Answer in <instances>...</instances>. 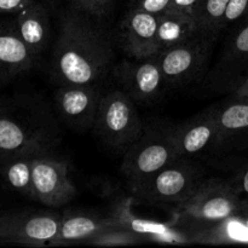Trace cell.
<instances>
[{
	"instance_id": "1",
	"label": "cell",
	"mask_w": 248,
	"mask_h": 248,
	"mask_svg": "<svg viewBox=\"0 0 248 248\" xmlns=\"http://www.w3.org/2000/svg\"><path fill=\"white\" fill-rule=\"evenodd\" d=\"M111 61L108 38L84 12L72 9L62 15L51 60V75L58 85L97 84L108 74Z\"/></svg>"
},
{
	"instance_id": "2",
	"label": "cell",
	"mask_w": 248,
	"mask_h": 248,
	"mask_svg": "<svg viewBox=\"0 0 248 248\" xmlns=\"http://www.w3.org/2000/svg\"><path fill=\"white\" fill-rule=\"evenodd\" d=\"M245 202L232 182L211 178L203 181L186 202L174 208V212L177 222L211 228L239 213Z\"/></svg>"
},
{
	"instance_id": "3",
	"label": "cell",
	"mask_w": 248,
	"mask_h": 248,
	"mask_svg": "<svg viewBox=\"0 0 248 248\" xmlns=\"http://www.w3.org/2000/svg\"><path fill=\"white\" fill-rule=\"evenodd\" d=\"M96 135L110 148L126 152L144 133L136 102L123 90L102 94L96 123Z\"/></svg>"
},
{
	"instance_id": "4",
	"label": "cell",
	"mask_w": 248,
	"mask_h": 248,
	"mask_svg": "<svg viewBox=\"0 0 248 248\" xmlns=\"http://www.w3.org/2000/svg\"><path fill=\"white\" fill-rule=\"evenodd\" d=\"M202 182V171L198 166L179 159L144 181L131 186V190L135 198L145 202L177 208L195 193Z\"/></svg>"
},
{
	"instance_id": "5",
	"label": "cell",
	"mask_w": 248,
	"mask_h": 248,
	"mask_svg": "<svg viewBox=\"0 0 248 248\" xmlns=\"http://www.w3.org/2000/svg\"><path fill=\"white\" fill-rule=\"evenodd\" d=\"M179 159L172 128H152L126 150L121 172L135 186Z\"/></svg>"
},
{
	"instance_id": "6",
	"label": "cell",
	"mask_w": 248,
	"mask_h": 248,
	"mask_svg": "<svg viewBox=\"0 0 248 248\" xmlns=\"http://www.w3.org/2000/svg\"><path fill=\"white\" fill-rule=\"evenodd\" d=\"M216 36V33L201 29L189 40L156 55L167 86H186L202 74L212 52Z\"/></svg>"
},
{
	"instance_id": "7",
	"label": "cell",
	"mask_w": 248,
	"mask_h": 248,
	"mask_svg": "<svg viewBox=\"0 0 248 248\" xmlns=\"http://www.w3.org/2000/svg\"><path fill=\"white\" fill-rule=\"evenodd\" d=\"M50 150L39 153L33 162V199L48 207H61L77 195L64 160L52 156Z\"/></svg>"
},
{
	"instance_id": "8",
	"label": "cell",
	"mask_w": 248,
	"mask_h": 248,
	"mask_svg": "<svg viewBox=\"0 0 248 248\" xmlns=\"http://www.w3.org/2000/svg\"><path fill=\"white\" fill-rule=\"evenodd\" d=\"M62 215L56 212H22L0 218V242L23 246H50L57 236Z\"/></svg>"
},
{
	"instance_id": "9",
	"label": "cell",
	"mask_w": 248,
	"mask_h": 248,
	"mask_svg": "<svg viewBox=\"0 0 248 248\" xmlns=\"http://www.w3.org/2000/svg\"><path fill=\"white\" fill-rule=\"evenodd\" d=\"M113 72L121 90L136 103L156 101L167 86L157 56L123 61L113 68Z\"/></svg>"
},
{
	"instance_id": "10",
	"label": "cell",
	"mask_w": 248,
	"mask_h": 248,
	"mask_svg": "<svg viewBox=\"0 0 248 248\" xmlns=\"http://www.w3.org/2000/svg\"><path fill=\"white\" fill-rule=\"evenodd\" d=\"M102 94L96 84L60 85L55 92L56 110L73 130H91L96 123Z\"/></svg>"
},
{
	"instance_id": "11",
	"label": "cell",
	"mask_w": 248,
	"mask_h": 248,
	"mask_svg": "<svg viewBox=\"0 0 248 248\" xmlns=\"http://www.w3.org/2000/svg\"><path fill=\"white\" fill-rule=\"evenodd\" d=\"M53 144L51 133L0 106V155L5 159L27 152H45Z\"/></svg>"
},
{
	"instance_id": "12",
	"label": "cell",
	"mask_w": 248,
	"mask_h": 248,
	"mask_svg": "<svg viewBox=\"0 0 248 248\" xmlns=\"http://www.w3.org/2000/svg\"><path fill=\"white\" fill-rule=\"evenodd\" d=\"M135 198L121 199L111 211L110 216L118 223L119 228L140 235L144 241L160 242V244H188L193 242L188 235L176 227L177 222L160 223L136 216L132 212Z\"/></svg>"
},
{
	"instance_id": "13",
	"label": "cell",
	"mask_w": 248,
	"mask_h": 248,
	"mask_svg": "<svg viewBox=\"0 0 248 248\" xmlns=\"http://www.w3.org/2000/svg\"><path fill=\"white\" fill-rule=\"evenodd\" d=\"M157 16L131 7L120 23V43L128 57L142 58L156 56Z\"/></svg>"
},
{
	"instance_id": "14",
	"label": "cell",
	"mask_w": 248,
	"mask_h": 248,
	"mask_svg": "<svg viewBox=\"0 0 248 248\" xmlns=\"http://www.w3.org/2000/svg\"><path fill=\"white\" fill-rule=\"evenodd\" d=\"M174 144L181 159L202 153L218 144V128L215 108L202 111L172 128Z\"/></svg>"
},
{
	"instance_id": "15",
	"label": "cell",
	"mask_w": 248,
	"mask_h": 248,
	"mask_svg": "<svg viewBox=\"0 0 248 248\" xmlns=\"http://www.w3.org/2000/svg\"><path fill=\"white\" fill-rule=\"evenodd\" d=\"M118 228V223L111 216L99 217L92 213L67 212L62 216L60 232L50 246L86 245L101 232Z\"/></svg>"
},
{
	"instance_id": "16",
	"label": "cell",
	"mask_w": 248,
	"mask_h": 248,
	"mask_svg": "<svg viewBox=\"0 0 248 248\" xmlns=\"http://www.w3.org/2000/svg\"><path fill=\"white\" fill-rule=\"evenodd\" d=\"M36 60L15 24H0V81H7L27 72Z\"/></svg>"
},
{
	"instance_id": "17",
	"label": "cell",
	"mask_w": 248,
	"mask_h": 248,
	"mask_svg": "<svg viewBox=\"0 0 248 248\" xmlns=\"http://www.w3.org/2000/svg\"><path fill=\"white\" fill-rule=\"evenodd\" d=\"M16 15L15 26L17 31L23 43L38 58L50 40L51 27L47 10L44 5L34 1Z\"/></svg>"
},
{
	"instance_id": "18",
	"label": "cell",
	"mask_w": 248,
	"mask_h": 248,
	"mask_svg": "<svg viewBox=\"0 0 248 248\" xmlns=\"http://www.w3.org/2000/svg\"><path fill=\"white\" fill-rule=\"evenodd\" d=\"M217 70L219 79L236 82V86L241 81L240 74L245 78L248 73V21L237 26L228 38Z\"/></svg>"
},
{
	"instance_id": "19",
	"label": "cell",
	"mask_w": 248,
	"mask_h": 248,
	"mask_svg": "<svg viewBox=\"0 0 248 248\" xmlns=\"http://www.w3.org/2000/svg\"><path fill=\"white\" fill-rule=\"evenodd\" d=\"M200 31L201 28L195 17L173 10H167L157 16L156 55L189 40Z\"/></svg>"
},
{
	"instance_id": "20",
	"label": "cell",
	"mask_w": 248,
	"mask_h": 248,
	"mask_svg": "<svg viewBox=\"0 0 248 248\" xmlns=\"http://www.w3.org/2000/svg\"><path fill=\"white\" fill-rule=\"evenodd\" d=\"M218 128V144L230 138L248 133V99L234 98L215 107Z\"/></svg>"
},
{
	"instance_id": "21",
	"label": "cell",
	"mask_w": 248,
	"mask_h": 248,
	"mask_svg": "<svg viewBox=\"0 0 248 248\" xmlns=\"http://www.w3.org/2000/svg\"><path fill=\"white\" fill-rule=\"evenodd\" d=\"M46 152V150H45ZM43 152H27L6 157L2 174L12 189L33 199V162Z\"/></svg>"
},
{
	"instance_id": "22",
	"label": "cell",
	"mask_w": 248,
	"mask_h": 248,
	"mask_svg": "<svg viewBox=\"0 0 248 248\" xmlns=\"http://www.w3.org/2000/svg\"><path fill=\"white\" fill-rule=\"evenodd\" d=\"M230 0H201L196 12V21L202 31L218 34Z\"/></svg>"
},
{
	"instance_id": "23",
	"label": "cell",
	"mask_w": 248,
	"mask_h": 248,
	"mask_svg": "<svg viewBox=\"0 0 248 248\" xmlns=\"http://www.w3.org/2000/svg\"><path fill=\"white\" fill-rule=\"evenodd\" d=\"M143 241L144 240L140 235L135 234L130 230L118 228V229H110L101 232L93 239L90 240L86 245L97 247H119L132 246V245H138Z\"/></svg>"
},
{
	"instance_id": "24",
	"label": "cell",
	"mask_w": 248,
	"mask_h": 248,
	"mask_svg": "<svg viewBox=\"0 0 248 248\" xmlns=\"http://www.w3.org/2000/svg\"><path fill=\"white\" fill-rule=\"evenodd\" d=\"M248 21V0H230L225 10L220 28L225 29L232 26H240Z\"/></svg>"
},
{
	"instance_id": "25",
	"label": "cell",
	"mask_w": 248,
	"mask_h": 248,
	"mask_svg": "<svg viewBox=\"0 0 248 248\" xmlns=\"http://www.w3.org/2000/svg\"><path fill=\"white\" fill-rule=\"evenodd\" d=\"M110 5L111 0H72L73 9L93 17H103Z\"/></svg>"
},
{
	"instance_id": "26",
	"label": "cell",
	"mask_w": 248,
	"mask_h": 248,
	"mask_svg": "<svg viewBox=\"0 0 248 248\" xmlns=\"http://www.w3.org/2000/svg\"><path fill=\"white\" fill-rule=\"evenodd\" d=\"M171 1L172 0H133L132 7L159 16L170 10Z\"/></svg>"
},
{
	"instance_id": "27",
	"label": "cell",
	"mask_w": 248,
	"mask_h": 248,
	"mask_svg": "<svg viewBox=\"0 0 248 248\" xmlns=\"http://www.w3.org/2000/svg\"><path fill=\"white\" fill-rule=\"evenodd\" d=\"M35 0H0V15L18 14Z\"/></svg>"
},
{
	"instance_id": "28",
	"label": "cell",
	"mask_w": 248,
	"mask_h": 248,
	"mask_svg": "<svg viewBox=\"0 0 248 248\" xmlns=\"http://www.w3.org/2000/svg\"><path fill=\"white\" fill-rule=\"evenodd\" d=\"M201 0H172L170 10L195 17ZM196 19V18H195Z\"/></svg>"
},
{
	"instance_id": "29",
	"label": "cell",
	"mask_w": 248,
	"mask_h": 248,
	"mask_svg": "<svg viewBox=\"0 0 248 248\" xmlns=\"http://www.w3.org/2000/svg\"><path fill=\"white\" fill-rule=\"evenodd\" d=\"M237 194L241 196L242 200L248 201V165L245 166V169L240 172L237 176L236 181L232 182Z\"/></svg>"
},
{
	"instance_id": "30",
	"label": "cell",
	"mask_w": 248,
	"mask_h": 248,
	"mask_svg": "<svg viewBox=\"0 0 248 248\" xmlns=\"http://www.w3.org/2000/svg\"><path fill=\"white\" fill-rule=\"evenodd\" d=\"M232 93H234V98L248 99V73L245 75V78L241 80V82L235 87Z\"/></svg>"
},
{
	"instance_id": "31",
	"label": "cell",
	"mask_w": 248,
	"mask_h": 248,
	"mask_svg": "<svg viewBox=\"0 0 248 248\" xmlns=\"http://www.w3.org/2000/svg\"><path fill=\"white\" fill-rule=\"evenodd\" d=\"M237 215H239L240 219L242 220V223H244V224L246 225V228L248 229V201H246V202H245L244 208H242V210L240 211V212L237 213Z\"/></svg>"
}]
</instances>
